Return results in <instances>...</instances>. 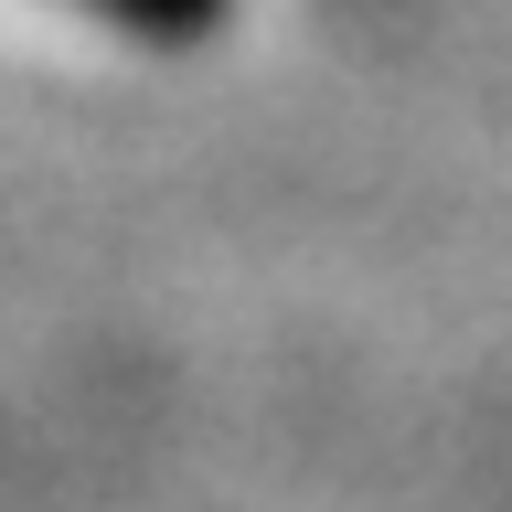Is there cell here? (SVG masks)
<instances>
[{
  "mask_svg": "<svg viewBox=\"0 0 512 512\" xmlns=\"http://www.w3.org/2000/svg\"><path fill=\"white\" fill-rule=\"evenodd\" d=\"M75 11H96V22L139 32V43H203V32L235 11V0H75Z\"/></svg>",
  "mask_w": 512,
  "mask_h": 512,
  "instance_id": "obj_1",
  "label": "cell"
}]
</instances>
